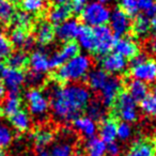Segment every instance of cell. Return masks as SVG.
<instances>
[{"instance_id":"cell-30","label":"cell","mask_w":156,"mask_h":156,"mask_svg":"<svg viewBox=\"0 0 156 156\" xmlns=\"http://www.w3.org/2000/svg\"><path fill=\"white\" fill-rule=\"evenodd\" d=\"M155 145L147 140H140L136 142L124 156H154Z\"/></svg>"},{"instance_id":"cell-27","label":"cell","mask_w":156,"mask_h":156,"mask_svg":"<svg viewBox=\"0 0 156 156\" xmlns=\"http://www.w3.org/2000/svg\"><path fill=\"white\" fill-rule=\"evenodd\" d=\"M133 32L138 39H145L151 32V20L145 15H137L132 24Z\"/></svg>"},{"instance_id":"cell-10","label":"cell","mask_w":156,"mask_h":156,"mask_svg":"<svg viewBox=\"0 0 156 156\" xmlns=\"http://www.w3.org/2000/svg\"><path fill=\"white\" fill-rule=\"evenodd\" d=\"M101 69H104L107 74L115 76L118 74H123L128 66L127 59L123 58L117 52H109L102 57L100 62Z\"/></svg>"},{"instance_id":"cell-48","label":"cell","mask_w":156,"mask_h":156,"mask_svg":"<svg viewBox=\"0 0 156 156\" xmlns=\"http://www.w3.org/2000/svg\"><path fill=\"white\" fill-rule=\"evenodd\" d=\"M55 5H65V3H69L71 0H51Z\"/></svg>"},{"instance_id":"cell-40","label":"cell","mask_w":156,"mask_h":156,"mask_svg":"<svg viewBox=\"0 0 156 156\" xmlns=\"http://www.w3.org/2000/svg\"><path fill=\"white\" fill-rule=\"evenodd\" d=\"M13 50V45H12L10 39L0 31V60H5L11 55Z\"/></svg>"},{"instance_id":"cell-47","label":"cell","mask_w":156,"mask_h":156,"mask_svg":"<svg viewBox=\"0 0 156 156\" xmlns=\"http://www.w3.org/2000/svg\"><path fill=\"white\" fill-rule=\"evenodd\" d=\"M37 156H50L49 151H47L46 149H42L37 151Z\"/></svg>"},{"instance_id":"cell-33","label":"cell","mask_w":156,"mask_h":156,"mask_svg":"<svg viewBox=\"0 0 156 156\" xmlns=\"http://www.w3.org/2000/svg\"><path fill=\"white\" fill-rule=\"evenodd\" d=\"M8 65L14 67V69H22L28 64L29 56L27 52L23 49H18L16 51H12L11 55L8 57Z\"/></svg>"},{"instance_id":"cell-17","label":"cell","mask_w":156,"mask_h":156,"mask_svg":"<svg viewBox=\"0 0 156 156\" xmlns=\"http://www.w3.org/2000/svg\"><path fill=\"white\" fill-rule=\"evenodd\" d=\"M115 52L119 54L125 59H133L136 55L139 54V46L133 39L128 37H121L115 40L113 46Z\"/></svg>"},{"instance_id":"cell-36","label":"cell","mask_w":156,"mask_h":156,"mask_svg":"<svg viewBox=\"0 0 156 156\" xmlns=\"http://www.w3.org/2000/svg\"><path fill=\"white\" fill-rule=\"evenodd\" d=\"M14 138L13 130L5 122L0 120V149H5L12 143Z\"/></svg>"},{"instance_id":"cell-42","label":"cell","mask_w":156,"mask_h":156,"mask_svg":"<svg viewBox=\"0 0 156 156\" xmlns=\"http://www.w3.org/2000/svg\"><path fill=\"white\" fill-rule=\"evenodd\" d=\"M45 75H42V74H37V73H33V72H29L26 75V83L28 86H30L31 88H39L42 83H44Z\"/></svg>"},{"instance_id":"cell-32","label":"cell","mask_w":156,"mask_h":156,"mask_svg":"<svg viewBox=\"0 0 156 156\" xmlns=\"http://www.w3.org/2000/svg\"><path fill=\"white\" fill-rule=\"evenodd\" d=\"M15 13L16 5L14 0H0V24H10Z\"/></svg>"},{"instance_id":"cell-18","label":"cell","mask_w":156,"mask_h":156,"mask_svg":"<svg viewBox=\"0 0 156 156\" xmlns=\"http://www.w3.org/2000/svg\"><path fill=\"white\" fill-rule=\"evenodd\" d=\"M73 127L76 132L83 135L85 138L89 139L95 137L98 126L96 122L88 115H79L73 121Z\"/></svg>"},{"instance_id":"cell-23","label":"cell","mask_w":156,"mask_h":156,"mask_svg":"<svg viewBox=\"0 0 156 156\" xmlns=\"http://www.w3.org/2000/svg\"><path fill=\"white\" fill-rule=\"evenodd\" d=\"M86 78H87V83L90 89L100 92L103 89V87L106 85L109 75L102 69H93L89 72Z\"/></svg>"},{"instance_id":"cell-13","label":"cell","mask_w":156,"mask_h":156,"mask_svg":"<svg viewBox=\"0 0 156 156\" xmlns=\"http://www.w3.org/2000/svg\"><path fill=\"white\" fill-rule=\"evenodd\" d=\"M75 138L69 132H64L60 137L52 141L49 150L50 156H76L74 152Z\"/></svg>"},{"instance_id":"cell-16","label":"cell","mask_w":156,"mask_h":156,"mask_svg":"<svg viewBox=\"0 0 156 156\" xmlns=\"http://www.w3.org/2000/svg\"><path fill=\"white\" fill-rule=\"evenodd\" d=\"M55 37V28L48 20H40L34 27V40L41 46L49 45Z\"/></svg>"},{"instance_id":"cell-15","label":"cell","mask_w":156,"mask_h":156,"mask_svg":"<svg viewBox=\"0 0 156 156\" xmlns=\"http://www.w3.org/2000/svg\"><path fill=\"white\" fill-rule=\"evenodd\" d=\"M28 64L30 67V71L33 73L45 75L47 72L50 71L49 56L43 50H34L29 56Z\"/></svg>"},{"instance_id":"cell-3","label":"cell","mask_w":156,"mask_h":156,"mask_svg":"<svg viewBox=\"0 0 156 156\" xmlns=\"http://www.w3.org/2000/svg\"><path fill=\"white\" fill-rule=\"evenodd\" d=\"M130 75L134 79H138L145 83L156 81V60L151 59L145 54L139 52L132 59Z\"/></svg>"},{"instance_id":"cell-2","label":"cell","mask_w":156,"mask_h":156,"mask_svg":"<svg viewBox=\"0 0 156 156\" xmlns=\"http://www.w3.org/2000/svg\"><path fill=\"white\" fill-rule=\"evenodd\" d=\"M91 69L92 59L86 54H78L56 69L55 79L62 83H79L87 77Z\"/></svg>"},{"instance_id":"cell-44","label":"cell","mask_w":156,"mask_h":156,"mask_svg":"<svg viewBox=\"0 0 156 156\" xmlns=\"http://www.w3.org/2000/svg\"><path fill=\"white\" fill-rule=\"evenodd\" d=\"M106 154L108 156H119L121 154V145L115 141L106 144Z\"/></svg>"},{"instance_id":"cell-9","label":"cell","mask_w":156,"mask_h":156,"mask_svg":"<svg viewBox=\"0 0 156 156\" xmlns=\"http://www.w3.org/2000/svg\"><path fill=\"white\" fill-rule=\"evenodd\" d=\"M122 87H123V83L119 77L113 75L109 76L106 85L100 91V101L104 104L105 107L112 106L118 95L122 92Z\"/></svg>"},{"instance_id":"cell-53","label":"cell","mask_w":156,"mask_h":156,"mask_svg":"<svg viewBox=\"0 0 156 156\" xmlns=\"http://www.w3.org/2000/svg\"><path fill=\"white\" fill-rule=\"evenodd\" d=\"M154 156H156V149H155V154H154Z\"/></svg>"},{"instance_id":"cell-4","label":"cell","mask_w":156,"mask_h":156,"mask_svg":"<svg viewBox=\"0 0 156 156\" xmlns=\"http://www.w3.org/2000/svg\"><path fill=\"white\" fill-rule=\"evenodd\" d=\"M110 9L104 3L91 1L80 12V17L85 26L95 28L108 24L110 18Z\"/></svg>"},{"instance_id":"cell-22","label":"cell","mask_w":156,"mask_h":156,"mask_svg":"<svg viewBox=\"0 0 156 156\" xmlns=\"http://www.w3.org/2000/svg\"><path fill=\"white\" fill-rule=\"evenodd\" d=\"M117 126L118 123L110 118H106L103 121H101L100 127L98 128V135H100L98 138L104 141L106 144L115 141V139H117Z\"/></svg>"},{"instance_id":"cell-19","label":"cell","mask_w":156,"mask_h":156,"mask_svg":"<svg viewBox=\"0 0 156 156\" xmlns=\"http://www.w3.org/2000/svg\"><path fill=\"white\" fill-rule=\"evenodd\" d=\"M10 41H11L12 45L16 46L20 49H31L34 47L35 40L32 35H30L27 30H23V29L13 28L11 31L9 37Z\"/></svg>"},{"instance_id":"cell-11","label":"cell","mask_w":156,"mask_h":156,"mask_svg":"<svg viewBox=\"0 0 156 156\" xmlns=\"http://www.w3.org/2000/svg\"><path fill=\"white\" fill-rule=\"evenodd\" d=\"M108 24L109 28L111 29L113 34L119 37L127 34V32L130 30V27H132L129 16L124 13L120 8L111 11Z\"/></svg>"},{"instance_id":"cell-51","label":"cell","mask_w":156,"mask_h":156,"mask_svg":"<svg viewBox=\"0 0 156 156\" xmlns=\"http://www.w3.org/2000/svg\"><path fill=\"white\" fill-rule=\"evenodd\" d=\"M152 92H153V95L156 96V81L154 83V85H153V88H152Z\"/></svg>"},{"instance_id":"cell-38","label":"cell","mask_w":156,"mask_h":156,"mask_svg":"<svg viewBox=\"0 0 156 156\" xmlns=\"http://www.w3.org/2000/svg\"><path fill=\"white\" fill-rule=\"evenodd\" d=\"M119 5L120 9L129 17H136L140 11L137 0H120Z\"/></svg>"},{"instance_id":"cell-25","label":"cell","mask_w":156,"mask_h":156,"mask_svg":"<svg viewBox=\"0 0 156 156\" xmlns=\"http://www.w3.org/2000/svg\"><path fill=\"white\" fill-rule=\"evenodd\" d=\"M10 119L11 125L16 132L18 133H26L32 126V119H31L29 112L25 110H18L15 115H13Z\"/></svg>"},{"instance_id":"cell-31","label":"cell","mask_w":156,"mask_h":156,"mask_svg":"<svg viewBox=\"0 0 156 156\" xmlns=\"http://www.w3.org/2000/svg\"><path fill=\"white\" fill-rule=\"evenodd\" d=\"M86 112H87L88 117L91 118L95 122L103 121L104 119H106V115H107L106 107L104 106V104L100 100L90 101L87 108H86Z\"/></svg>"},{"instance_id":"cell-26","label":"cell","mask_w":156,"mask_h":156,"mask_svg":"<svg viewBox=\"0 0 156 156\" xmlns=\"http://www.w3.org/2000/svg\"><path fill=\"white\" fill-rule=\"evenodd\" d=\"M33 142H34L35 147L37 150L46 149L49 144H51L52 141L55 140V135L54 132L47 126H43L40 127L33 133Z\"/></svg>"},{"instance_id":"cell-12","label":"cell","mask_w":156,"mask_h":156,"mask_svg":"<svg viewBox=\"0 0 156 156\" xmlns=\"http://www.w3.org/2000/svg\"><path fill=\"white\" fill-rule=\"evenodd\" d=\"M79 50H80V48H79L78 44L75 43V42L72 41V42L64 43L60 50L50 55L49 57L50 69H57L63 63L66 62L67 60H69L74 56L79 54Z\"/></svg>"},{"instance_id":"cell-50","label":"cell","mask_w":156,"mask_h":156,"mask_svg":"<svg viewBox=\"0 0 156 156\" xmlns=\"http://www.w3.org/2000/svg\"><path fill=\"white\" fill-rule=\"evenodd\" d=\"M93 1H98V2H101V3H104V5H107V3H110L115 0H93Z\"/></svg>"},{"instance_id":"cell-34","label":"cell","mask_w":156,"mask_h":156,"mask_svg":"<svg viewBox=\"0 0 156 156\" xmlns=\"http://www.w3.org/2000/svg\"><path fill=\"white\" fill-rule=\"evenodd\" d=\"M23 11L29 14H40L47 7V0H20Z\"/></svg>"},{"instance_id":"cell-8","label":"cell","mask_w":156,"mask_h":156,"mask_svg":"<svg viewBox=\"0 0 156 156\" xmlns=\"http://www.w3.org/2000/svg\"><path fill=\"white\" fill-rule=\"evenodd\" d=\"M94 40H95V48L94 54L98 56H105L113 49L115 43V35L109 28V26H100L93 28Z\"/></svg>"},{"instance_id":"cell-14","label":"cell","mask_w":156,"mask_h":156,"mask_svg":"<svg viewBox=\"0 0 156 156\" xmlns=\"http://www.w3.org/2000/svg\"><path fill=\"white\" fill-rule=\"evenodd\" d=\"M80 28V25L75 18H69L65 22L57 25L55 29V37L61 42H72L76 39L77 33Z\"/></svg>"},{"instance_id":"cell-49","label":"cell","mask_w":156,"mask_h":156,"mask_svg":"<svg viewBox=\"0 0 156 156\" xmlns=\"http://www.w3.org/2000/svg\"><path fill=\"white\" fill-rule=\"evenodd\" d=\"M151 25H152V28H153L154 32H155V34H156V17L152 18V22H151Z\"/></svg>"},{"instance_id":"cell-28","label":"cell","mask_w":156,"mask_h":156,"mask_svg":"<svg viewBox=\"0 0 156 156\" xmlns=\"http://www.w3.org/2000/svg\"><path fill=\"white\" fill-rule=\"evenodd\" d=\"M127 93L129 94L136 102H141L143 98H145L149 95V87H147V83L133 78L127 85Z\"/></svg>"},{"instance_id":"cell-6","label":"cell","mask_w":156,"mask_h":156,"mask_svg":"<svg viewBox=\"0 0 156 156\" xmlns=\"http://www.w3.org/2000/svg\"><path fill=\"white\" fill-rule=\"evenodd\" d=\"M112 106L115 117L119 118L121 121L134 123L138 119L139 110L137 102L127 92H121Z\"/></svg>"},{"instance_id":"cell-39","label":"cell","mask_w":156,"mask_h":156,"mask_svg":"<svg viewBox=\"0 0 156 156\" xmlns=\"http://www.w3.org/2000/svg\"><path fill=\"white\" fill-rule=\"evenodd\" d=\"M140 11L145 13L149 18L156 17V0H137Z\"/></svg>"},{"instance_id":"cell-37","label":"cell","mask_w":156,"mask_h":156,"mask_svg":"<svg viewBox=\"0 0 156 156\" xmlns=\"http://www.w3.org/2000/svg\"><path fill=\"white\" fill-rule=\"evenodd\" d=\"M140 108L147 115L156 118V96L147 95L140 102Z\"/></svg>"},{"instance_id":"cell-21","label":"cell","mask_w":156,"mask_h":156,"mask_svg":"<svg viewBox=\"0 0 156 156\" xmlns=\"http://www.w3.org/2000/svg\"><path fill=\"white\" fill-rule=\"evenodd\" d=\"M22 108V100L18 93L9 92L8 95L3 98V102L0 107V112L3 117L11 118Z\"/></svg>"},{"instance_id":"cell-24","label":"cell","mask_w":156,"mask_h":156,"mask_svg":"<svg viewBox=\"0 0 156 156\" xmlns=\"http://www.w3.org/2000/svg\"><path fill=\"white\" fill-rule=\"evenodd\" d=\"M72 9L69 5H55L48 12V22L52 25H59L71 18Z\"/></svg>"},{"instance_id":"cell-43","label":"cell","mask_w":156,"mask_h":156,"mask_svg":"<svg viewBox=\"0 0 156 156\" xmlns=\"http://www.w3.org/2000/svg\"><path fill=\"white\" fill-rule=\"evenodd\" d=\"M89 0H71V7L72 12L76 14H80V12L83 10V8L88 5Z\"/></svg>"},{"instance_id":"cell-52","label":"cell","mask_w":156,"mask_h":156,"mask_svg":"<svg viewBox=\"0 0 156 156\" xmlns=\"http://www.w3.org/2000/svg\"><path fill=\"white\" fill-rule=\"evenodd\" d=\"M0 156H7V154H5V152L3 151L2 149H0Z\"/></svg>"},{"instance_id":"cell-41","label":"cell","mask_w":156,"mask_h":156,"mask_svg":"<svg viewBox=\"0 0 156 156\" xmlns=\"http://www.w3.org/2000/svg\"><path fill=\"white\" fill-rule=\"evenodd\" d=\"M133 128L130 123L121 121L117 126V138H119L121 141H126L132 137Z\"/></svg>"},{"instance_id":"cell-29","label":"cell","mask_w":156,"mask_h":156,"mask_svg":"<svg viewBox=\"0 0 156 156\" xmlns=\"http://www.w3.org/2000/svg\"><path fill=\"white\" fill-rule=\"evenodd\" d=\"M85 156H106V143L100 138L92 137L87 139L83 147Z\"/></svg>"},{"instance_id":"cell-45","label":"cell","mask_w":156,"mask_h":156,"mask_svg":"<svg viewBox=\"0 0 156 156\" xmlns=\"http://www.w3.org/2000/svg\"><path fill=\"white\" fill-rule=\"evenodd\" d=\"M147 49L151 54L156 55V37H152L147 41Z\"/></svg>"},{"instance_id":"cell-1","label":"cell","mask_w":156,"mask_h":156,"mask_svg":"<svg viewBox=\"0 0 156 156\" xmlns=\"http://www.w3.org/2000/svg\"><path fill=\"white\" fill-rule=\"evenodd\" d=\"M46 94L50 101V110L52 117L58 122L69 123L86 110L92 100L89 88L79 83L58 86L51 83L47 86Z\"/></svg>"},{"instance_id":"cell-7","label":"cell","mask_w":156,"mask_h":156,"mask_svg":"<svg viewBox=\"0 0 156 156\" xmlns=\"http://www.w3.org/2000/svg\"><path fill=\"white\" fill-rule=\"evenodd\" d=\"M0 81L5 85L9 92L18 93L26 83V74L22 69L0 63Z\"/></svg>"},{"instance_id":"cell-20","label":"cell","mask_w":156,"mask_h":156,"mask_svg":"<svg viewBox=\"0 0 156 156\" xmlns=\"http://www.w3.org/2000/svg\"><path fill=\"white\" fill-rule=\"evenodd\" d=\"M75 40L77 41L76 43L78 44L80 49H83L87 52H94L95 40H94L93 28L88 26H80Z\"/></svg>"},{"instance_id":"cell-46","label":"cell","mask_w":156,"mask_h":156,"mask_svg":"<svg viewBox=\"0 0 156 156\" xmlns=\"http://www.w3.org/2000/svg\"><path fill=\"white\" fill-rule=\"evenodd\" d=\"M7 88L5 87V85H3L1 81H0V101L3 100V98L7 96Z\"/></svg>"},{"instance_id":"cell-35","label":"cell","mask_w":156,"mask_h":156,"mask_svg":"<svg viewBox=\"0 0 156 156\" xmlns=\"http://www.w3.org/2000/svg\"><path fill=\"white\" fill-rule=\"evenodd\" d=\"M11 23L13 24L14 28L28 30L29 28L32 27L33 20H32L31 14L27 13V12H25V11H22V12H16Z\"/></svg>"},{"instance_id":"cell-5","label":"cell","mask_w":156,"mask_h":156,"mask_svg":"<svg viewBox=\"0 0 156 156\" xmlns=\"http://www.w3.org/2000/svg\"><path fill=\"white\" fill-rule=\"evenodd\" d=\"M25 102L29 115L39 120L45 119L50 109V101L45 91L39 88H31L25 94Z\"/></svg>"}]
</instances>
